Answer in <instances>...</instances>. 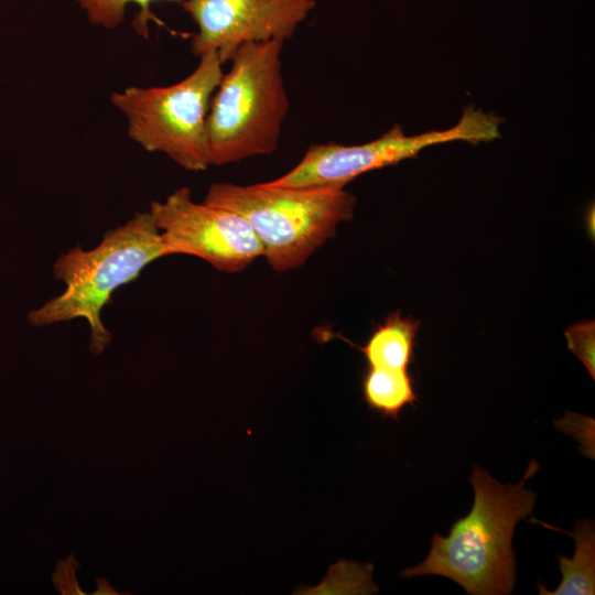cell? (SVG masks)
Listing matches in <instances>:
<instances>
[{"label":"cell","instance_id":"12","mask_svg":"<svg viewBox=\"0 0 595 595\" xmlns=\"http://www.w3.org/2000/svg\"><path fill=\"white\" fill-rule=\"evenodd\" d=\"M86 13L88 21L106 30H113L122 24L127 7L131 3L140 7V14L134 20V29L143 36L148 35V21L153 18L150 4L156 1L182 3L184 0H75Z\"/></svg>","mask_w":595,"mask_h":595},{"label":"cell","instance_id":"1","mask_svg":"<svg viewBox=\"0 0 595 595\" xmlns=\"http://www.w3.org/2000/svg\"><path fill=\"white\" fill-rule=\"evenodd\" d=\"M538 469L539 464L531 461L520 482L501 485L474 466L469 513L452 524L447 537L435 532L423 562L403 570L400 576H444L470 595L510 594L516 582L512 536L517 522L533 509L537 495L526 489L524 483Z\"/></svg>","mask_w":595,"mask_h":595},{"label":"cell","instance_id":"6","mask_svg":"<svg viewBox=\"0 0 595 595\" xmlns=\"http://www.w3.org/2000/svg\"><path fill=\"white\" fill-rule=\"evenodd\" d=\"M501 122V118L468 106L454 127L442 131L407 136L400 125H394L379 138L361 144H311L293 169L267 183L293 188H344L366 172L414 158L433 144L457 140L477 144L498 139Z\"/></svg>","mask_w":595,"mask_h":595},{"label":"cell","instance_id":"8","mask_svg":"<svg viewBox=\"0 0 595 595\" xmlns=\"http://www.w3.org/2000/svg\"><path fill=\"white\" fill-rule=\"evenodd\" d=\"M183 11L197 31L191 40L194 56L215 52L228 63L246 43L291 39L316 7L315 0H184Z\"/></svg>","mask_w":595,"mask_h":595},{"label":"cell","instance_id":"2","mask_svg":"<svg viewBox=\"0 0 595 595\" xmlns=\"http://www.w3.org/2000/svg\"><path fill=\"white\" fill-rule=\"evenodd\" d=\"M283 46L282 41L246 43L232 55L207 113L210 165H229L278 149L290 108Z\"/></svg>","mask_w":595,"mask_h":595},{"label":"cell","instance_id":"9","mask_svg":"<svg viewBox=\"0 0 595 595\" xmlns=\"http://www.w3.org/2000/svg\"><path fill=\"white\" fill-rule=\"evenodd\" d=\"M419 326L420 322L410 316L391 313L367 343L358 347L366 358L367 368L409 372Z\"/></svg>","mask_w":595,"mask_h":595},{"label":"cell","instance_id":"10","mask_svg":"<svg viewBox=\"0 0 595 595\" xmlns=\"http://www.w3.org/2000/svg\"><path fill=\"white\" fill-rule=\"evenodd\" d=\"M575 551L572 558L560 556L562 581L554 591L539 584L541 595H593L595 594V530L594 522L583 520L573 532Z\"/></svg>","mask_w":595,"mask_h":595},{"label":"cell","instance_id":"7","mask_svg":"<svg viewBox=\"0 0 595 595\" xmlns=\"http://www.w3.org/2000/svg\"><path fill=\"white\" fill-rule=\"evenodd\" d=\"M150 213L170 255L201 258L216 270L236 273L263 256V248L239 214L196 203L188 187H180L163 202H152Z\"/></svg>","mask_w":595,"mask_h":595},{"label":"cell","instance_id":"3","mask_svg":"<svg viewBox=\"0 0 595 595\" xmlns=\"http://www.w3.org/2000/svg\"><path fill=\"white\" fill-rule=\"evenodd\" d=\"M167 256L161 231L150 210L136 214L125 225L105 234L91 250L79 245L58 257L53 273L65 283L58 296L28 315L34 326L85 318L90 327V350L104 351L111 334L101 311L112 293L137 279L152 261Z\"/></svg>","mask_w":595,"mask_h":595},{"label":"cell","instance_id":"11","mask_svg":"<svg viewBox=\"0 0 595 595\" xmlns=\"http://www.w3.org/2000/svg\"><path fill=\"white\" fill-rule=\"evenodd\" d=\"M363 397L367 405L383 418L399 419L407 405L414 407L418 396L409 372L367 368L363 378Z\"/></svg>","mask_w":595,"mask_h":595},{"label":"cell","instance_id":"13","mask_svg":"<svg viewBox=\"0 0 595 595\" xmlns=\"http://www.w3.org/2000/svg\"><path fill=\"white\" fill-rule=\"evenodd\" d=\"M569 348L595 377L594 364V322H583L565 331Z\"/></svg>","mask_w":595,"mask_h":595},{"label":"cell","instance_id":"4","mask_svg":"<svg viewBox=\"0 0 595 595\" xmlns=\"http://www.w3.org/2000/svg\"><path fill=\"white\" fill-rule=\"evenodd\" d=\"M204 203L242 216L277 272L294 270L354 216L356 198L344 188H293L264 183H214Z\"/></svg>","mask_w":595,"mask_h":595},{"label":"cell","instance_id":"5","mask_svg":"<svg viewBox=\"0 0 595 595\" xmlns=\"http://www.w3.org/2000/svg\"><path fill=\"white\" fill-rule=\"evenodd\" d=\"M198 58L194 71L175 84L129 86L110 95V102L123 115L127 134L133 142L148 152L165 154L192 172L210 166L206 119L224 75L215 52Z\"/></svg>","mask_w":595,"mask_h":595}]
</instances>
